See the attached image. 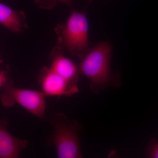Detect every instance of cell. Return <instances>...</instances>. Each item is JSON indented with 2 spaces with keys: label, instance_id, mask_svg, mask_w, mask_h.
Listing matches in <instances>:
<instances>
[{
  "label": "cell",
  "instance_id": "7",
  "mask_svg": "<svg viewBox=\"0 0 158 158\" xmlns=\"http://www.w3.org/2000/svg\"><path fill=\"white\" fill-rule=\"evenodd\" d=\"M65 79L73 87H77L79 69L74 62L62 55L54 58L50 67Z\"/></svg>",
  "mask_w": 158,
  "mask_h": 158
},
{
  "label": "cell",
  "instance_id": "13",
  "mask_svg": "<svg viewBox=\"0 0 158 158\" xmlns=\"http://www.w3.org/2000/svg\"><path fill=\"white\" fill-rule=\"evenodd\" d=\"M2 61H3L2 60V59H0V64H1V63H2Z\"/></svg>",
  "mask_w": 158,
  "mask_h": 158
},
{
  "label": "cell",
  "instance_id": "12",
  "mask_svg": "<svg viewBox=\"0 0 158 158\" xmlns=\"http://www.w3.org/2000/svg\"><path fill=\"white\" fill-rule=\"evenodd\" d=\"M94 1V0H88V2H89V3L91 2H92V1Z\"/></svg>",
  "mask_w": 158,
  "mask_h": 158
},
{
  "label": "cell",
  "instance_id": "11",
  "mask_svg": "<svg viewBox=\"0 0 158 158\" xmlns=\"http://www.w3.org/2000/svg\"><path fill=\"white\" fill-rule=\"evenodd\" d=\"M50 1H55V2L59 1V2L64 3V4L69 6H72L73 4L71 0H50Z\"/></svg>",
  "mask_w": 158,
  "mask_h": 158
},
{
  "label": "cell",
  "instance_id": "10",
  "mask_svg": "<svg viewBox=\"0 0 158 158\" xmlns=\"http://www.w3.org/2000/svg\"><path fill=\"white\" fill-rule=\"evenodd\" d=\"M148 158H158V142L153 141L151 143L147 150Z\"/></svg>",
  "mask_w": 158,
  "mask_h": 158
},
{
  "label": "cell",
  "instance_id": "3",
  "mask_svg": "<svg viewBox=\"0 0 158 158\" xmlns=\"http://www.w3.org/2000/svg\"><path fill=\"white\" fill-rule=\"evenodd\" d=\"M88 28L85 13L73 10L62 32L61 41L63 46L81 59L89 51Z\"/></svg>",
  "mask_w": 158,
  "mask_h": 158
},
{
  "label": "cell",
  "instance_id": "2",
  "mask_svg": "<svg viewBox=\"0 0 158 158\" xmlns=\"http://www.w3.org/2000/svg\"><path fill=\"white\" fill-rule=\"evenodd\" d=\"M53 132L47 141L48 145L53 144L59 158L82 157L79 133L81 125L77 120L69 122L65 114L57 113L49 119Z\"/></svg>",
  "mask_w": 158,
  "mask_h": 158
},
{
  "label": "cell",
  "instance_id": "5",
  "mask_svg": "<svg viewBox=\"0 0 158 158\" xmlns=\"http://www.w3.org/2000/svg\"><path fill=\"white\" fill-rule=\"evenodd\" d=\"M39 83L46 96H69L79 91L78 87L72 86L50 68L42 69L39 77Z\"/></svg>",
  "mask_w": 158,
  "mask_h": 158
},
{
  "label": "cell",
  "instance_id": "8",
  "mask_svg": "<svg viewBox=\"0 0 158 158\" xmlns=\"http://www.w3.org/2000/svg\"><path fill=\"white\" fill-rule=\"evenodd\" d=\"M21 14L0 2V24L14 33H19L24 27V16Z\"/></svg>",
  "mask_w": 158,
  "mask_h": 158
},
{
  "label": "cell",
  "instance_id": "4",
  "mask_svg": "<svg viewBox=\"0 0 158 158\" xmlns=\"http://www.w3.org/2000/svg\"><path fill=\"white\" fill-rule=\"evenodd\" d=\"M1 101L6 107L18 104L33 115L41 119L45 118V97L42 91L15 88L12 85L3 88Z\"/></svg>",
  "mask_w": 158,
  "mask_h": 158
},
{
  "label": "cell",
  "instance_id": "6",
  "mask_svg": "<svg viewBox=\"0 0 158 158\" xmlns=\"http://www.w3.org/2000/svg\"><path fill=\"white\" fill-rule=\"evenodd\" d=\"M7 121H0V158H17L28 144L27 140L15 137L7 131Z\"/></svg>",
  "mask_w": 158,
  "mask_h": 158
},
{
  "label": "cell",
  "instance_id": "9",
  "mask_svg": "<svg viewBox=\"0 0 158 158\" xmlns=\"http://www.w3.org/2000/svg\"><path fill=\"white\" fill-rule=\"evenodd\" d=\"M9 71L7 69L0 71V88H4L7 85H12L9 79Z\"/></svg>",
  "mask_w": 158,
  "mask_h": 158
},
{
  "label": "cell",
  "instance_id": "1",
  "mask_svg": "<svg viewBox=\"0 0 158 158\" xmlns=\"http://www.w3.org/2000/svg\"><path fill=\"white\" fill-rule=\"evenodd\" d=\"M112 47L108 41L98 44L81 59L79 72L90 81V88L94 92L106 88L113 81L110 68Z\"/></svg>",
  "mask_w": 158,
  "mask_h": 158
}]
</instances>
